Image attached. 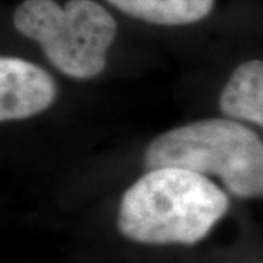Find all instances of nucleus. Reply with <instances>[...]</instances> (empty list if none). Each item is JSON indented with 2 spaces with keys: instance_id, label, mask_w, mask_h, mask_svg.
Here are the masks:
<instances>
[{
  "instance_id": "nucleus-4",
  "label": "nucleus",
  "mask_w": 263,
  "mask_h": 263,
  "mask_svg": "<svg viewBox=\"0 0 263 263\" xmlns=\"http://www.w3.org/2000/svg\"><path fill=\"white\" fill-rule=\"evenodd\" d=\"M57 98L54 78L22 57L0 59V120L22 122L47 111Z\"/></svg>"
},
{
  "instance_id": "nucleus-5",
  "label": "nucleus",
  "mask_w": 263,
  "mask_h": 263,
  "mask_svg": "<svg viewBox=\"0 0 263 263\" xmlns=\"http://www.w3.org/2000/svg\"><path fill=\"white\" fill-rule=\"evenodd\" d=\"M218 107L226 117L263 127V60L235 67L219 92Z\"/></svg>"
},
{
  "instance_id": "nucleus-2",
  "label": "nucleus",
  "mask_w": 263,
  "mask_h": 263,
  "mask_svg": "<svg viewBox=\"0 0 263 263\" xmlns=\"http://www.w3.org/2000/svg\"><path fill=\"white\" fill-rule=\"evenodd\" d=\"M145 170L180 167L218 180L230 196L263 197V141L245 123L209 117L157 135L142 155Z\"/></svg>"
},
{
  "instance_id": "nucleus-3",
  "label": "nucleus",
  "mask_w": 263,
  "mask_h": 263,
  "mask_svg": "<svg viewBox=\"0 0 263 263\" xmlns=\"http://www.w3.org/2000/svg\"><path fill=\"white\" fill-rule=\"evenodd\" d=\"M22 37L37 43L48 63L76 81L100 76L117 35L114 16L95 0H24L12 16Z\"/></svg>"
},
{
  "instance_id": "nucleus-6",
  "label": "nucleus",
  "mask_w": 263,
  "mask_h": 263,
  "mask_svg": "<svg viewBox=\"0 0 263 263\" xmlns=\"http://www.w3.org/2000/svg\"><path fill=\"white\" fill-rule=\"evenodd\" d=\"M122 13L152 25L183 27L205 19L215 0H107Z\"/></svg>"
},
{
  "instance_id": "nucleus-1",
  "label": "nucleus",
  "mask_w": 263,
  "mask_h": 263,
  "mask_svg": "<svg viewBox=\"0 0 263 263\" xmlns=\"http://www.w3.org/2000/svg\"><path fill=\"white\" fill-rule=\"evenodd\" d=\"M230 195L206 176L180 168L146 170L123 192L117 230L143 246H193L230 211Z\"/></svg>"
}]
</instances>
